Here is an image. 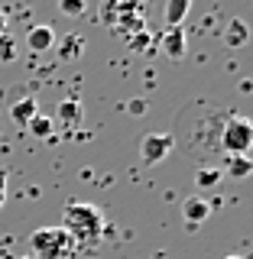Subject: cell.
Listing matches in <instances>:
<instances>
[{
  "instance_id": "cell-3",
  "label": "cell",
  "mask_w": 253,
  "mask_h": 259,
  "mask_svg": "<svg viewBox=\"0 0 253 259\" xmlns=\"http://www.w3.org/2000/svg\"><path fill=\"white\" fill-rule=\"evenodd\" d=\"M253 146V123L247 117H227L221 126V149L227 156H247Z\"/></svg>"
},
{
  "instance_id": "cell-14",
  "label": "cell",
  "mask_w": 253,
  "mask_h": 259,
  "mask_svg": "<svg viewBox=\"0 0 253 259\" xmlns=\"http://www.w3.org/2000/svg\"><path fill=\"white\" fill-rule=\"evenodd\" d=\"M26 130H29L32 136H39V140H46V136H52V120L43 117V113H36V117L26 123Z\"/></svg>"
},
{
  "instance_id": "cell-23",
  "label": "cell",
  "mask_w": 253,
  "mask_h": 259,
  "mask_svg": "<svg viewBox=\"0 0 253 259\" xmlns=\"http://www.w3.org/2000/svg\"><path fill=\"white\" fill-rule=\"evenodd\" d=\"M224 259H243V256H224Z\"/></svg>"
},
{
  "instance_id": "cell-22",
  "label": "cell",
  "mask_w": 253,
  "mask_h": 259,
  "mask_svg": "<svg viewBox=\"0 0 253 259\" xmlns=\"http://www.w3.org/2000/svg\"><path fill=\"white\" fill-rule=\"evenodd\" d=\"M4 32H7V16L0 13V36H4Z\"/></svg>"
},
{
  "instance_id": "cell-12",
  "label": "cell",
  "mask_w": 253,
  "mask_h": 259,
  "mask_svg": "<svg viewBox=\"0 0 253 259\" xmlns=\"http://www.w3.org/2000/svg\"><path fill=\"white\" fill-rule=\"evenodd\" d=\"M250 172H253L250 156H227V178H234V182H243Z\"/></svg>"
},
{
  "instance_id": "cell-1",
  "label": "cell",
  "mask_w": 253,
  "mask_h": 259,
  "mask_svg": "<svg viewBox=\"0 0 253 259\" xmlns=\"http://www.w3.org/2000/svg\"><path fill=\"white\" fill-rule=\"evenodd\" d=\"M62 230L75 240V246H91V243L101 240L104 230V214L101 207L88 204V201H68L62 207Z\"/></svg>"
},
{
  "instance_id": "cell-4",
  "label": "cell",
  "mask_w": 253,
  "mask_h": 259,
  "mask_svg": "<svg viewBox=\"0 0 253 259\" xmlns=\"http://www.w3.org/2000/svg\"><path fill=\"white\" fill-rule=\"evenodd\" d=\"M172 146H175L172 133H150V136H143V143H140V159L146 165H159V162L172 152Z\"/></svg>"
},
{
  "instance_id": "cell-21",
  "label": "cell",
  "mask_w": 253,
  "mask_h": 259,
  "mask_svg": "<svg viewBox=\"0 0 253 259\" xmlns=\"http://www.w3.org/2000/svg\"><path fill=\"white\" fill-rule=\"evenodd\" d=\"M4 198H7V172L0 168V207H4Z\"/></svg>"
},
{
  "instance_id": "cell-24",
  "label": "cell",
  "mask_w": 253,
  "mask_h": 259,
  "mask_svg": "<svg viewBox=\"0 0 253 259\" xmlns=\"http://www.w3.org/2000/svg\"><path fill=\"white\" fill-rule=\"evenodd\" d=\"M20 259H29V256H20Z\"/></svg>"
},
{
  "instance_id": "cell-16",
  "label": "cell",
  "mask_w": 253,
  "mask_h": 259,
  "mask_svg": "<svg viewBox=\"0 0 253 259\" xmlns=\"http://www.w3.org/2000/svg\"><path fill=\"white\" fill-rule=\"evenodd\" d=\"M59 13H65V16H81V13H85V0H59Z\"/></svg>"
},
{
  "instance_id": "cell-7",
  "label": "cell",
  "mask_w": 253,
  "mask_h": 259,
  "mask_svg": "<svg viewBox=\"0 0 253 259\" xmlns=\"http://www.w3.org/2000/svg\"><path fill=\"white\" fill-rule=\"evenodd\" d=\"M250 39V26L240 20V16H234V20H227V29H224V46L227 49H243Z\"/></svg>"
},
{
  "instance_id": "cell-13",
  "label": "cell",
  "mask_w": 253,
  "mask_h": 259,
  "mask_svg": "<svg viewBox=\"0 0 253 259\" xmlns=\"http://www.w3.org/2000/svg\"><path fill=\"white\" fill-rule=\"evenodd\" d=\"M81 52H85V36H65L62 42H59V55H62L65 62L78 59Z\"/></svg>"
},
{
  "instance_id": "cell-9",
  "label": "cell",
  "mask_w": 253,
  "mask_h": 259,
  "mask_svg": "<svg viewBox=\"0 0 253 259\" xmlns=\"http://www.w3.org/2000/svg\"><path fill=\"white\" fill-rule=\"evenodd\" d=\"M162 52H166L169 59H182L185 55V32H182V26L166 29V36H162Z\"/></svg>"
},
{
  "instance_id": "cell-20",
  "label": "cell",
  "mask_w": 253,
  "mask_h": 259,
  "mask_svg": "<svg viewBox=\"0 0 253 259\" xmlns=\"http://www.w3.org/2000/svg\"><path fill=\"white\" fill-rule=\"evenodd\" d=\"M150 42H153V39L146 36V29H143V32H136V36L130 39V46H133V49H146V46H150Z\"/></svg>"
},
{
  "instance_id": "cell-11",
  "label": "cell",
  "mask_w": 253,
  "mask_h": 259,
  "mask_svg": "<svg viewBox=\"0 0 253 259\" xmlns=\"http://www.w3.org/2000/svg\"><path fill=\"white\" fill-rule=\"evenodd\" d=\"M189 7H192V0H169V4H166V26L169 29H178V26H182Z\"/></svg>"
},
{
  "instance_id": "cell-5",
  "label": "cell",
  "mask_w": 253,
  "mask_h": 259,
  "mask_svg": "<svg viewBox=\"0 0 253 259\" xmlns=\"http://www.w3.org/2000/svg\"><path fill=\"white\" fill-rule=\"evenodd\" d=\"M52 46H55V32H52V26H46V23H39V26H29V32H26V49H29V52H49Z\"/></svg>"
},
{
  "instance_id": "cell-19",
  "label": "cell",
  "mask_w": 253,
  "mask_h": 259,
  "mask_svg": "<svg viewBox=\"0 0 253 259\" xmlns=\"http://www.w3.org/2000/svg\"><path fill=\"white\" fill-rule=\"evenodd\" d=\"M127 113H130V117H143V113H146V101H143V97H133V101L127 104Z\"/></svg>"
},
{
  "instance_id": "cell-18",
  "label": "cell",
  "mask_w": 253,
  "mask_h": 259,
  "mask_svg": "<svg viewBox=\"0 0 253 259\" xmlns=\"http://www.w3.org/2000/svg\"><path fill=\"white\" fill-rule=\"evenodd\" d=\"M101 16H104V23H107V26H114V23H117V0H104Z\"/></svg>"
},
{
  "instance_id": "cell-10",
  "label": "cell",
  "mask_w": 253,
  "mask_h": 259,
  "mask_svg": "<svg viewBox=\"0 0 253 259\" xmlns=\"http://www.w3.org/2000/svg\"><path fill=\"white\" fill-rule=\"evenodd\" d=\"M39 113V107H36V101L32 97H20V101L10 107V117H13V123H20V126H26L32 117Z\"/></svg>"
},
{
  "instance_id": "cell-2",
  "label": "cell",
  "mask_w": 253,
  "mask_h": 259,
  "mask_svg": "<svg viewBox=\"0 0 253 259\" xmlns=\"http://www.w3.org/2000/svg\"><path fill=\"white\" fill-rule=\"evenodd\" d=\"M75 240L62 230V227H39L29 233V253L32 259H71L75 253Z\"/></svg>"
},
{
  "instance_id": "cell-17",
  "label": "cell",
  "mask_w": 253,
  "mask_h": 259,
  "mask_svg": "<svg viewBox=\"0 0 253 259\" xmlns=\"http://www.w3.org/2000/svg\"><path fill=\"white\" fill-rule=\"evenodd\" d=\"M13 55H16V42L4 32L0 36V62H13Z\"/></svg>"
},
{
  "instance_id": "cell-15",
  "label": "cell",
  "mask_w": 253,
  "mask_h": 259,
  "mask_svg": "<svg viewBox=\"0 0 253 259\" xmlns=\"http://www.w3.org/2000/svg\"><path fill=\"white\" fill-rule=\"evenodd\" d=\"M221 182V168H198V172H195V185H198V188H214V185Z\"/></svg>"
},
{
  "instance_id": "cell-6",
  "label": "cell",
  "mask_w": 253,
  "mask_h": 259,
  "mask_svg": "<svg viewBox=\"0 0 253 259\" xmlns=\"http://www.w3.org/2000/svg\"><path fill=\"white\" fill-rule=\"evenodd\" d=\"M55 120H59L65 130H78L81 120H85V107H81L78 101H62L59 107H55Z\"/></svg>"
},
{
  "instance_id": "cell-8",
  "label": "cell",
  "mask_w": 253,
  "mask_h": 259,
  "mask_svg": "<svg viewBox=\"0 0 253 259\" xmlns=\"http://www.w3.org/2000/svg\"><path fill=\"white\" fill-rule=\"evenodd\" d=\"M208 214H211V204H208L205 198H185L182 201V217H185V224H189V227H198Z\"/></svg>"
}]
</instances>
